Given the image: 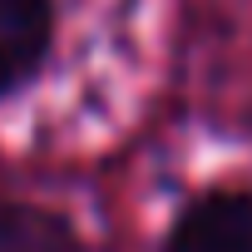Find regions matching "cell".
<instances>
[{"label":"cell","mask_w":252,"mask_h":252,"mask_svg":"<svg viewBox=\"0 0 252 252\" xmlns=\"http://www.w3.org/2000/svg\"><path fill=\"white\" fill-rule=\"evenodd\" d=\"M163 252H252V193L218 188L188 203Z\"/></svg>","instance_id":"1"},{"label":"cell","mask_w":252,"mask_h":252,"mask_svg":"<svg viewBox=\"0 0 252 252\" xmlns=\"http://www.w3.org/2000/svg\"><path fill=\"white\" fill-rule=\"evenodd\" d=\"M50 0H0V94H15L50 55Z\"/></svg>","instance_id":"2"},{"label":"cell","mask_w":252,"mask_h":252,"mask_svg":"<svg viewBox=\"0 0 252 252\" xmlns=\"http://www.w3.org/2000/svg\"><path fill=\"white\" fill-rule=\"evenodd\" d=\"M0 252H74V232L30 203H0Z\"/></svg>","instance_id":"3"}]
</instances>
